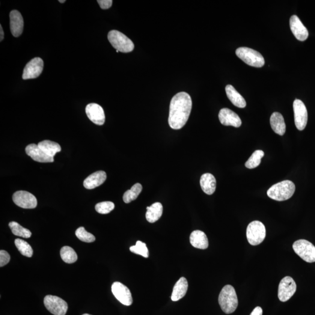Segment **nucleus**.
<instances>
[{"mask_svg": "<svg viewBox=\"0 0 315 315\" xmlns=\"http://www.w3.org/2000/svg\"><path fill=\"white\" fill-rule=\"evenodd\" d=\"M192 108V98L188 93L181 92L175 95L169 107V126L174 130L182 129L189 119Z\"/></svg>", "mask_w": 315, "mask_h": 315, "instance_id": "f257e3e1", "label": "nucleus"}, {"mask_svg": "<svg viewBox=\"0 0 315 315\" xmlns=\"http://www.w3.org/2000/svg\"><path fill=\"white\" fill-rule=\"evenodd\" d=\"M295 191V186L290 180H284L273 185L267 195L273 200L283 201L290 198Z\"/></svg>", "mask_w": 315, "mask_h": 315, "instance_id": "f03ea898", "label": "nucleus"}, {"mask_svg": "<svg viewBox=\"0 0 315 315\" xmlns=\"http://www.w3.org/2000/svg\"><path fill=\"white\" fill-rule=\"evenodd\" d=\"M218 302L221 310L226 314L234 313L238 305V299L234 288L227 285L222 288L218 297Z\"/></svg>", "mask_w": 315, "mask_h": 315, "instance_id": "7ed1b4c3", "label": "nucleus"}, {"mask_svg": "<svg viewBox=\"0 0 315 315\" xmlns=\"http://www.w3.org/2000/svg\"><path fill=\"white\" fill-rule=\"evenodd\" d=\"M108 38L112 46L118 52L130 53L135 49V44L133 41L119 31L117 30L110 31Z\"/></svg>", "mask_w": 315, "mask_h": 315, "instance_id": "20e7f679", "label": "nucleus"}, {"mask_svg": "<svg viewBox=\"0 0 315 315\" xmlns=\"http://www.w3.org/2000/svg\"><path fill=\"white\" fill-rule=\"evenodd\" d=\"M236 55L246 64L252 67H261L265 63L263 56L259 52L248 47H239L236 50Z\"/></svg>", "mask_w": 315, "mask_h": 315, "instance_id": "39448f33", "label": "nucleus"}, {"mask_svg": "<svg viewBox=\"0 0 315 315\" xmlns=\"http://www.w3.org/2000/svg\"><path fill=\"white\" fill-rule=\"evenodd\" d=\"M266 236L265 226L262 222L254 221L250 223L246 230V237L252 246H256L262 243Z\"/></svg>", "mask_w": 315, "mask_h": 315, "instance_id": "423d86ee", "label": "nucleus"}, {"mask_svg": "<svg viewBox=\"0 0 315 315\" xmlns=\"http://www.w3.org/2000/svg\"><path fill=\"white\" fill-rule=\"evenodd\" d=\"M294 252L302 259L308 263L315 262V246L313 243L305 239H299L294 243Z\"/></svg>", "mask_w": 315, "mask_h": 315, "instance_id": "0eeeda50", "label": "nucleus"}, {"mask_svg": "<svg viewBox=\"0 0 315 315\" xmlns=\"http://www.w3.org/2000/svg\"><path fill=\"white\" fill-rule=\"evenodd\" d=\"M44 304L50 313L55 315H65L68 310V304L63 299L54 295H47L44 298Z\"/></svg>", "mask_w": 315, "mask_h": 315, "instance_id": "6e6552de", "label": "nucleus"}, {"mask_svg": "<svg viewBox=\"0 0 315 315\" xmlns=\"http://www.w3.org/2000/svg\"><path fill=\"white\" fill-rule=\"evenodd\" d=\"M296 284L295 281L290 276H286L279 284L278 290V299L281 302H287L295 293Z\"/></svg>", "mask_w": 315, "mask_h": 315, "instance_id": "1a4fd4ad", "label": "nucleus"}, {"mask_svg": "<svg viewBox=\"0 0 315 315\" xmlns=\"http://www.w3.org/2000/svg\"><path fill=\"white\" fill-rule=\"evenodd\" d=\"M294 120L297 129H305L308 122V112L304 102L301 100L295 99L293 103Z\"/></svg>", "mask_w": 315, "mask_h": 315, "instance_id": "9d476101", "label": "nucleus"}, {"mask_svg": "<svg viewBox=\"0 0 315 315\" xmlns=\"http://www.w3.org/2000/svg\"><path fill=\"white\" fill-rule=\"evenodd\" d=\"M13 200L17 206L26 209H33L37 207L38 201L35 196L31 193L20 190L15 193Z\"/></svg>", "mask_w": 315, "mask_h": 315, "instance_id": "9b49d317", "label": "nucleus"}, {"mask_svg": "<svg viewBox=\"0 0 315 315\" xmlns=\"http://www.w3.org/2000/svg\"><path fill=\"white\" fill-rule=\"evenodd\" d=\"M44 63L39 58L33 59L26 65L23 71L22 79H37L42 73Z\"/></svg>", "mask_w": 315, "mask_h": 315, "instance_id": "f8f14e48", "label": "nucleus"}, {"mask_svg": "<svg viewBox=\"0 0 315 315\" xmlns=\"http://www.w3.org/2000/svg\"><path fill=\"white\" fill-rule=\"evenodd\" d=\"M112 292L118 301L121 304L130 306L132 304L133 298L130 291L126 285L115 282L112 285Z\"/></svg>", "mask_w": 315, "mask_h": 315, "instance_id": "ddd939ff", "label": "nucleus"}, {"mask_svg": "<svg viewBox=\"0 0 315 315\" xmlns=\"http://www.w3.org/2000/svg\"><path fill=\"white\" fill-rule=\"evenodd\" d=\"M86 114L89 119L97 125L102 126L105 121V115L103 109L97 103H90L86 107Z\"/></svg>", "mask_w": 315, "mask_h": 315, "instance_id": "4468645a", "label": "nucleus"}, {"mask_svg": "<svg viewBox=\"0 0 315 315\" xmlns=\"http://www.w3.org/2000/svg\"><path fill=\"white\" fill-rule=\"evenodd\" d=\"M218 118L222 125L239 127L242 124V121L239 116L228 108L221 109Z\"/></svg>", "mask_w": 315, "mask_h": 315, "instance_id": "2eb2a0df", "label": "nucleus"}, {"mask_svg": "<svg viewBox=\"0 0 315 315\" xmlns=\"http://www.w3.org/2000/svg\"><path fill=\"white\" fill-rule=\"evenodd\" d=\"M26 154L31 157L35 161L41 163L54 162V158L47 156L45 153L39 147L38 145L31 144L25 148Z\"/></svg>", "mask_w": 315, "mask_h": 315, "instance_id": "dca6fc26", "label": "nucleus"}, {"mask_svg": "<svg viewBox=\"0 0 315 315\" xmlns=\"http://www.w3.org/2000/svg\"><path fill=\"white\" fill-rule=\"evenodd\" d=\"M290 25L291 31L297 39L305 41L309 37L307 29L303 25L298 17L293 16L290 20Z\"/></svg>", "mask_w": 315, "mask_h": 315, "instance_id": "f3484780", "label": "nucleus"}, {"mask_svg": "<svg viewBox=\"0 0 315 315\" xmlns=\"http://www.w3.org/2000/svg\"><path fill=\"white\" fill-rule=\"evenodd\" d=\"M10 17L11 34L14 37H19L22 34L24 25L22 15L19 11L13 10L11 12Z\"/></svg>", "mask_w": 315, "mask_h": 315, "instance_id": "a211bd4d", "label": "nucleus"}, {"mask_svg": "<svg viewBox=\"0 0 315 315\" xmlns=\"http://www.w3.org/2000/svg\"><path fill=\"white\" fill-rule=\"evenodd\" d=\"M106 177L105 172L103 171L95 172L86 178L83 185L87 189H93L102 185L105 182Z\"/></svg>", "mask_w": 315, "mask_h": 315, "instance_id": "6ab92c4d", "label": "nucleus"}, {"mask_svg": "<svg viewBox=\"0 0 315 315\" xmlns=\"http://www.w3.org/2000/svg\"><path fill=\"white\" fill-rule=\"evenodd\" d=\"M190 242L196 248L206 249L209 247V240L206 234L200 230L192 232L190 236Z\"/></svg>", "mask_w": 315, "mask_h": 315, "instance_id": "aec40b11", "label": "nucleus"}, {"mask_svg": "<svg viewBox=\"0 0 315 315\" xmlns=\"http://www.w3.org/2000/svg\"><path fill=\"white\" fill-rule=\"evenodd\" d=\"M225 91L228 99L234 105L239 108H245L246 102L244 98L235 89L233 86L227 85L225 87Z\"/></svg>", "mask_w": 315, "mask_h": 315, "instance_id": "412c9836", "label": "nucleus"}, {"mask_svg": "<svg viewBox=\"0 0 315 315\" xmlns=\"http://www.w3.org/2000/svg\"><path fill=\"white\" fill-rule=\"evenodd\" d=\"M200 186L203 191L208 195H212L216 189V179L212 174H204L200 178Z\"/></svg>", "mask_w": 315, "mask_h": 315, "instance_id": "4be33fe9", "label": "nucleus"}, {"mask_svg": "<svg viewBox=\"0 0 315 315\" xmlns=\"http://www.w3.org/2000/svg\"><path fill=\"white\" fill-rule=\"evenodd\" d=\"M270 124L274 132L280 136H283L286 130L284 118L280 113L274 112L270 117Z\"/></svg>", "mask_w": 315, "mask_h": 315, "instance_id": "5701e85b", "label": "nucleus"}, {"mask_svg": "<svg viewBox=\"0 0 315 315\" xmlns=\"http://www.w3.org/2000/svg\"><path fill=\"white\" fill-rule=\"evenodd\" d=\"M188 289V282L185 277H181L175 284L171 296L173 301H179L185 296Z\"/></svg>", "mask_w": 315, "mask_h": 315, "instance_id": "b1692460", "label": "nucleus"}, {"mask_svg": "<svg viewBox=\"0 0 315 315\" xmlns=\"http://www.w3.org/2000/svg\"><path fill=\"white\" fill-rule=\"evenodd\" d=\"M146 217L147 220L150 223H154L161 217L163 213V206L161 203H154L150 207H147Z\"/></svg>", "mask_w": 315, "mask_h": 315, "instance_id": "393cba45", "label": "nucleus"}, {"mask_svg": "<svg viewBox=\"0 0 315 315\" xmlns=\"http://www.w3.org/2000/svg\"><path fill=\"white\" fill-rule=\"evenodd\" d=\"M38 146L47 156L54 158L56 153L60 152L61 148L57 142L50 140H44L39 142Z\"/></svg>", "mask_w": 315, "mask_h": 315, "instance_id": "a878e982", "label": "nucleus"}, {"mask_svg": "<svg viewBox=\"0 0 315 315\" xmlns=\"http://www.w3.org/2000/svg\"><path fill=\"white\" fill-rule=\"evenodd\" d=\"M142 190V187L140 183H136L132 186L130 190H128L123 195V201L124 203H129L135 200L138 196L140 194Z\"/></svg>", "mask_w": 315, "mask_h": 315, "instance_id": "bb28decb", "label": "nucleus"}, {"mask_svg": "<svg viewBox=\"0 0 315 315\" xmlns=\"http://www.w3.org/2000/svg\"><path fill=\"white\" fill-rule=\"evenodd\" d=\"M9 227L10 228L12 233L15 236L29 238L32 236L30 231L25 228H23L17 222L12 221L9 223Z\"/></svg>", "mask_w": 315, "mask_h": 315, "instance_id": "cd10ccee", "label": "nucleus"}, {"mask_svg": "<svg viewBox=\"0 0 315 315\" xmlns=\"http://www.w3.org/2000/svg\"><path fill=\"white\" fill-rule=\"evenodd\" d=\"M60 256L65 263L68 264L75 263L78 259V256L75 251L70 246H64L60 251Z\"/></svg>", "mask_w": 315, "mask_h": 315, "instance_id": "c85d7f7f", "label": "nucleus"}, {"mask_svg": "<svg viewBox=\"0 0 315 315\" xmlns=\"http://www.w3.org/2000/svg\"><path fill=\"white\" fill-rule=\"evenodd\" d=\"M264 153L262 150L255 151L245 163V166L248 169H254L260 164L261 158Z\"/></svg>", "mask_w": 315, "mask_h": 315, "instance_id": "c756f323", "label": "nucleus"}, {"mask_svg": "<svg viewBox=\"0 0 315 315\" xmlns=\"http://www.w3.org/2000/svg\"><path fill=\"white\" fill-rule=\"evenodd\" d=\"M15 244L18 250L24 256L31 257L33 255V249L31 246L27 242L21 239H16L15 240Z\"/></svg>", "mask_w": 315, "mask_h": 315, "instance_id": "7c9ffc66", "label": "nucleus"}, {"mask_svg": "<svg viewBox=\"0 0 315 315\" xmlns=\"http://www.w3.org/2000/svg\"><path fill=\"white\" fill-rule=\"evenodd\" d=\"M130 250L134 254L141 255L145 258H148L149 256V252H148L146 244L144 242L139 241V240L136 242L135 246H131Z\"/></svg>", "mask_w": 315, "mask_h": 315, "instance_id": "2f4dec72", "label": "nucleus"}, {"mask_svg": "<svg viewBox=\"0 0 315 315\" xmlns=\"http://www.w3.org/2000/svg\"><path fill=\"white\" fill-rule=\"evenodd\" d=\"M76 236L82 242L87 243L93 242L95 240V237L93 234L88 233L84 227H79L76 231Z\"/></svg>", "mask_w": 315, "mask_h": 315, "instance_id": "473e14b6", "label": "nucleus"}, {"mask_svg": "<svg viewBox=\"0 0 315 315\" xmlns=\"http://www.w3.org/2000/svg\"><path fill=\"white\" fill-rule=\"evenodd\" d=\"M115 204L111 201H103L95 206V210L98 213L107 215L115 209Z\"/></svg>", "mask_w": 315, "mask_h": 315, "instance_id": "72a5a7b5", "label": "nucleus"}, {"mask_svg": "<svg viewBox=\"0 0 315 315\" xmlns=\"http://www.w3.org/2000/svg\"><path fill=\"white\" fill-rule=\"evenodd\" d=\"M10 256L7 252L2 250L0 251V267L4 266L10 262Z\"/></svg>", "mask_w": 315, "mask_h": 315, "instance_id": "f704fd0d", "label": "nucleus"}, {"mask_svg": "<svg viewBox=\"0 0 315 315\" xmlns=\"http://www.w3.org/2000/svg\"><path fill=\"white\" fill-rule=\"evenodd\" d=\"M97 2L103 10H107L111 8L113 2L112 0H98Z\"/></svg>", "mask_w": 315, "mask_h": 315, "instance_id": "c9c22d12", "label": "nucleus"}, {"mask_svg": "<svg viewBox=\"0 0 315 315\" xmlns=\"http://www.w3.org/2000/svg\"><path fill=\"white\" fill-rule=\"evenodd\" d=\"M263 310L260 307H256L250 315H262Z\"/></svg>", "mask_w": 315, "mask_h": 315, "instance_id": "e433bc0d", "label": "nucleus"}, {"mask_svg": "<svg viewBox=\"0 0 315 315\" xmlns=\"http://www.w3.org/2000/svg\"><path fill=\"white\" fill-rule=\"evenodd\" d=\"M0 32H1V37H0V41H1L3 39H4V31H3L1 25H0Z\"/></svg>", "mask_w": 315, "mask_h": 315, "instance_id": "4c0bfd02", "label": "nucleus"}, {"mask_svg": "<svg viewBox=\"0 0 315 315\" xmlns=\"http://www.w3.org/2000/svg\"><path fill=\"white\" fill-rule=\"evenodd\" d=\"M59 2H60V3H64L65 2V0H64V1H61V0H59Z\"/></svg>", "mask_w": 315, "mask_h": 315, "instance_id": "58836bf2", "label": "nucleus"}, {"mask_svg": "<svg viewBox=\"0 0 315 315\" xmlns=\"http://www.w3.org/2000/svg\"><path fill=\"white\" fill-rule=\"evenodd\" d=\"M91 315L85 314H84V315Z\"/></svg>", "mask_w": 315, "mask_h": 315, "instance_id": "ea45409f", "label": "nucleus"}]
</instances>
